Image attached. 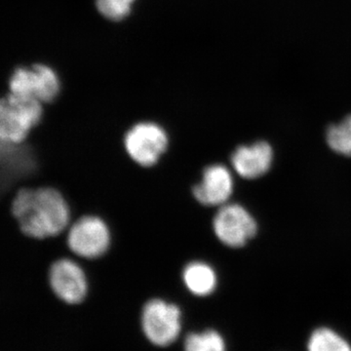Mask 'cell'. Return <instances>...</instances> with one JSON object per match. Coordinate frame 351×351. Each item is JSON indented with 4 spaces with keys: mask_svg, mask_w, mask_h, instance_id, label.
Segmentation results:
<instances>
[{
    "mask_svg": "<svg viewBox=\"0 0 351 351\" xmlns=\"http://www.w3.org/2000/svg\"><path fill=\"white\" fill-rule=\"evenodd\" d=\"M272 159L271 147L267 142H258L237 147L232 154V164L240 177L253 180L262 177L269 170Z\"/></svg>",
    "mask_w": 351,
    "mask_h": 351,
    "instance_id": "10",
    "label": "cell"
},
{
    "mask_svg": "<svg viewBox=\"0 0 351 351\" xmlns=\"http://www.w3.org/2000/svg\"><path fill=\"white\" fill-rule=\"evenodd\" d=\"M112 242L110 226L97 215H83L71 223L66 230V244L69 250L84 260H98L107 255Z\"/></svg>",
    "mask_w": 351,
    "mask_h": 351,
    "instance_id": "3",
    "label": "cell"
},
{
    "mask_svg": "<svg viewBox=\"0 0 351 351\" xmlns=\"http://www.w3.org/2000/svg\"><path fill=\"white\" fill-rule=\"evenodd\" d=\"M10 93L50 103L57 98L61 82L56 71L46 64L16 69L9 80Z\"/></svg>",
    "mask_w": 351,
    "mask_h": 351,
    "instance_id": "5",
    "label": "cell"
},
{
    "mask_svg": "<svg viewBox=\"0 0 351 351\" xmlns=\"http://www.w3.org/2000/svg\"><path fill=\"white\" fill-rule=\"evenodd\" d=\"M308 351H351V348L332 330L321 328L311 335Z\"/></svg>",
    "mask_w": 351,
    "mask_h": 351,
    "instance_id": "13",
    "label": "cell"
},
{
    "mask_svg": "<svg viewBox=\"0 0 351 351\" xmlns=\"http://www.w3.org/2000/svg\"><path fill=\"white\" fill-rule=\"evenodd\" d=\"M43 103L36 99L9 93L0 104V141L1 145H23L40 123Z\"/></svg>",
    "mask_w": 351,
    "mask_h": 351,
    "instance_id": "2",
    "label": "cell"
},
{
    "mask_svg": "<svg viewBox=\"0 0 351 351\" xmlns=\"http://www.w3.org/2000/svg\"><path fill=\"white\" fill-rule=\"evenodd\" d=\"M48 282L52 292L66 304H77L86 297V271L73 258H60L51 263Z\"/></svg>",
    "mask_w": 351,
    "mask_h": 351,
    "instance_id": "8",
    "label": "cell"
},
{
    "mask_svg": "<svg viewBox=\"0 0 351 351\" xmlns=\"http://www.w3.org/2000/svg\"><path fill=\"white\" fill-rule=\"evenodd\" d=\"M182 279L189 292L198 297L211 295L218 284L213 267L200 261L186 263L182 269Z\"/></svg>",
    "mask_w": 351,
    "mask_h": 351,
    "instance_id": "11",
    "label": "cell"
},
{
    "mask_svg": "<svg viewBox=\"0 0 351 351\" xmlns=\"http://www.w3.org/2000/svg\"><path fill=\"white\" fill-rule=\"evenodd\" d=\"M327 143L337 154L351 156V115L328 129Z\"/></svg>",
    "mask_w": 351,
    "mask_h": 351,
    "instance_id": "12",
    "label": "cell"
},
{
    "mask_svg": "<svg viewBox=\"0 0 351 351\" xmlns=\"http://www.w3.org/2000/svg\"><path fill=\"white\" fill-rule=\"evenodd\" d=\"M186 351H226L225 341L215 331L189 334L184 343Z\"/></svg>",
    "mask_w": 351,
    "mask_h": 351,
    "instance_id": "14",
    "label": "cell"
},
{
    "mask_svg": "<svg viewBox=\"0 0 351 351\" xmlns=\"http://www.w3.org/2000/svg\"><path fill=\"white\" fill-rule=\"evenodd\" d=\"M233 193L232 173L221 164L205 168L201 181L191 189L193 197L207 207H221L226 204Z\"/></svg>",
    "mask_w": 351,
    "mask_h": 351,
    "instance_id": "9",
    "label": "cell"
},
{
    "mask_svg": "<svg viewBox=\"0 0 351 351\" xmlns=\"http://www.w3.org/2000/svg\"><path fill=\"white\" fill-rule=\"evenodd\" d=\"M169 145L167 132L156 122H138L124 134L123 147L127 156L145 169L157 165L169 149Z\"/></svg>",
    "mask_w": 351,
    "mask_h": 351,
    "instance_id": "4",
    "label": "cell"
},
{
    "mask_svg": "<svg viewBox=\"0 0 351 351\" xmlns=\"http://www.w3.org/2000/svg\"><path fill=\"white\" fill-rule=\"evenodd\" d=\"M135 0H96L99 12L108 20L120 21L130 14Z\"/></svg>",
    "mask_w": 351,
    "mask_h": 351,
    "instance_id": "15",
    "label": "cell"
},
{
    "mask_svg": "<svg viewBox=\"0 0 351 351\" xmlns=\"http://www.w3.org/2000/svg\"><path fill=\"white\" fill-rule=\"evenodd\" d=\"M10 212L21 233L29 239H55L71 226L68 200L53 186L18 189L11 201Z\"/></svg>",
    "mask_w": 351,
    "mask_h": 351,
    "instance_id": "1",
    "label": "cell"
},
{
    "mask_svg": "<svg viewBox=\"0 0 351 351\" xmlns=\"http://www.w3.org/2000/svg\"><path fill=\"white\" fill-rule=\"evenodd\" d=\"M181 311L175 304L163 300H151L142 313V326L147 338L156 346L170 345L181 329Z\"/></svg>",
    "mask_w": 351,
    "mask_h": 351,
    "instance_id": "6",
    "label": "cell"
},
{
    "mask_svg": "<svg viewBox=\"0 0 351 351\" xmlns=\"http://www.w3.org/2000/svg\"><path fill=\"white\" fill-rule=\"evenodd\" d=\"M213 230L221 243L230 248H239L255 237L257 223L241 205L225 204L215 215Z\"/></svg>",
    "mask_w": 351,
    "mask_h": 351,
    "instance_id": "7",
    "label": "cell"
}]
</instances>
